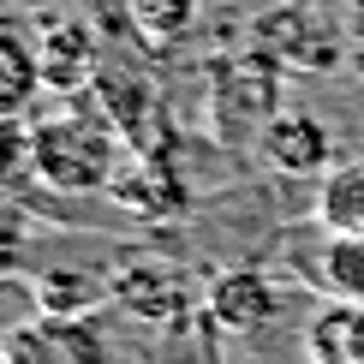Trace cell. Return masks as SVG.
I'll return each mask as SVG.
<instances>
[{
    "mask_svg": "<svg viewBox=\"0 0 364 364\" xmlns=\"http://www.w3.org/2000/svg\"><path fill=\"white\" fill-rule=\"evenodd\" d=\"M263 156L275 173H293V179H316L328 173V156H335V138H328V126L305 108H281L275 119L263 126Z\"/></svg>",
    "mask_w": 364,
    "mask_h": 364,
    "instance_id": "3957f363",
    "label": "cell"
},
{
    "mask_svg": "<svg viewBox=\"0 0 364 364\" xmlns=\"http://www.w3.org/2000/svg\"><path fill=\"white\" fill-rule=\"evenodd\" d=\"M12 6H18V12H24V6H48V0H12Z\"/></svg>",
    "mask_w": 364,
    "mask_h": 364,
    "instance_id": "7c38bea8",
    "label": "cell"
},
{
    "mask_svg": "<svg viewBox=\"0 0 364 364\" xmlns=\"http://www.w3.org/2000/svg\"><path fill=\"white\" fill-rule=\"evenodd\" d=\"M24 161L54 191H102L114 179V161H119L114 114L84 108L78 96H66L54 114H42L24 132Z\"/></svg>",
    "mask_w": 364,
    "mask_h": 364,
    "instance_id": "6da1fadb",
    "label": "cell"
},
{
    "mask_svg": "<svg viewBox=\"0 0 364 364\" xmlns=\"http://www.w3.org/2000/svg\"><path fill=\"white\" fill-rule=\"evenodd\" d=\"M42 90H48V78H42V48H30L18 30H0V114L24 119Z\"/></svg>",
    "mask_w": 364,
    "mask_h": 364,
    "instance_id": "8992f818",
    "label": "cell"
},
{
    "mask_svg": "<svg viewBox=\"0 0 364 364\" xmlns=\"http://www.w3.org/2000/svg\"><path fill=\"white\" fill-rule=\"evenodd\" d=\"M316 287L323 299L364 305V233H328L316 251Z\"/></svg>",
    "mask_w": 364,
    "mask_h": 364,
    "instance_id": "52a82bcc",
    "label": "cell"
},
{
    "mask_svg": "<svg viewBox=\"0 0 364 364\" xmlns=\"http://www.w3.org/2000/svg\"><path fill=\"white\" fill-rule=\"evenodd\" d=\"M281 311V287L263 275V269H227V275L209 281V316H215L221 328H239V335H251V328L275 323Z\"/></svg>",
    "mask_w": 364,
    "mask_h": 364,
    "instance_id": "277c9868",
    "label": "cell"
},
{
    "mask_svg": "<svg viewBox=\"0 0 364 364\" xmlns=\"http://www.w3.org/2000/svg\"><path fill=\"white\" fill-rule=\"evenodd\" d=\"M96 66H102V54H96V36H90L84 24L54 18L42 30V78H48V90L78 96V90L96 78Z\"/></svg>",
    "mask_w": 364,
    "mask_h": 364,
    "instance_id": "5b68a950",
    "label": "cell"
},
{
    "mask_svg": "<svg viewBox=\"0 0 364 364\" xmlns=\"http://www.w3.org/2000/svg\"><path fill=\"white\" fill-rule=\"evenodd\" d=\"M197 0H132V30L156 48H173L179 36H191Z\"/></svg>",
    "mask_w": 364,
    "mask_h": 364,
    "instance_id": "9c48e42d",
    "label": "cell"
},
{
    "mask_svg": "<svg viewBox=\"0 0 364 364\" xmlns=\"http://www.w3.org/2000/svg\"><path fill=\"white\" fill-rule=\"evenodd\" d=\"M6 364H114V358H108V341L96 335V323L48 311V316H36V323L12 328Z\"/></svg>",
    "mask_w": 364,
    "mask_h": 364,
    "instance_id": "7a4b0ae2",
    "label": "cell"
},
{
    "mask_svg": "<svg viewBox=\"0 0 364 364\" xmlns=\"http://www.w3.org/2000/svg\"><path fill=\"white\" fill-rule=\"evenodd\" d=\"M353 364H364V305H353Z\"/></svg>",
    "mask_w": 364,
    "mask_h": 364,
    "instance_id": "8fae6325",
    "label": "cell"
},
{
    "mask_svg": "<svg viewBox=\"0 0 364 364\" xmlns=\"http://www.w3.org/2000/svg\"><path fill=\"white\" fill-rule=\"evenodd\" d=\"M328 233H364V161L358 168H335L323 186V203H316Z\"/></svg>",
    "mask_w": 364,
    "mask_h": 364,
    "instance_id": "ba28073f",
    "label": "cell"
},
{
    "mask_svg": "<svg viewBox=\"0 0 364 364\" xmlns=\"http://www.w3.org/2000/svg\"><path fill=\"white\" fill-rule=\"evenodd\" d=\"M311 358L316 364H353V305H341V299H328L323 311H316L311 323Z\"/></svg>",
    "mask_w": 364,
    "mask_h": 364,
    "instance_id": "30bf717a",
    "label": "cell"
}]
</instances>
